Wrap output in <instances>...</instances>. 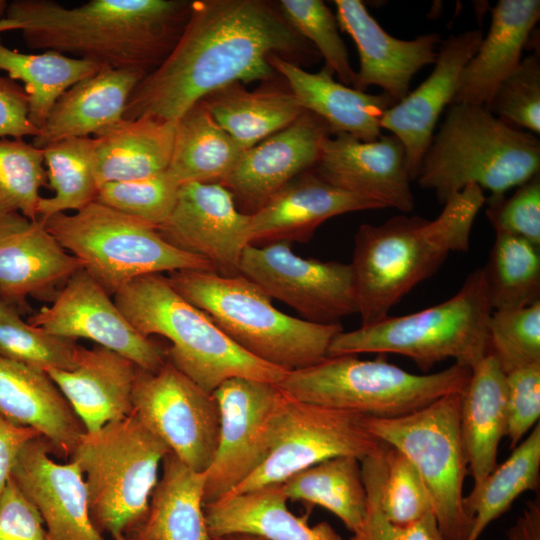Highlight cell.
<instances>
[{
	"label": "cell",
	"mask_w": 540,
	"mask_h": 540,
	"mask_svg": "<svg viewBox=\"0 0 540 540\" xmlns=\"http://www.w3.org/2000/svg\"><path fill=\"white\" fill-rule=\"evenodd\" d=\"M297 65L321 56L263 0H194L171 52L132 91L124 119L176 122L207 95L233 83L270 81V57Z\"/></svg>",
	"instance_id": "1"
},
{
	"label": "cell",
	"mask_w": 540,
	"mask_h": 540,
	"mask_svg": "<svg viewBox=\"0 0 540 540\" xmlns=\"http://www.w3.org/2000/svg\"><path fill=\"white\" fill-rule=\"evenodd\" d=\"M191 2L90 0L66 8L53 0H15L0 20V33L18 30L30 49L147 75L175 46Z\"/></svg>",
	"instance_id": "2"
},
{
	"label": "cell",
	"mask_w": 540,
	"mask_h": 540,
	"mask_svg": "<svg viewBox=\"0 0 540 540\" xmlns=\"http://www.w3.org/2000/svg\"><path fill=\"white\" fill-rule=\"evenodd\" d=\"M485 201L483 190L471 184L449 198L432 220L401 214L380 225L361 224L350 263L361 325L389 316L392 307L434 275L451 253L468 251Z\"/></svg>",
	"instance_id": "3"
},
{
	"label": "cell",
	"mask_w": 540,
	"mask_h": 540,
	"mask_svg": "<svg viewBox=\"0 0 540 540\" xmlns=\"http://www.w3.org/2000/svg\"><path fill=\"white\" fill-rule=\"evenodd\" d=\"M167 278L242 350L286 372L326 358L331 341L343 331L340 323L318 324L280 312L263 290L240 274L181 270Z\"/></svg>",
	"instance_id": "4"
},
{
	"label": "cell",
	"mask_w": 540,
	"mask_h": 540,
	"mask_svg": "<svg viewBox=\"0 0 540 540\" xmlns=\"http://www.w3.org/2000/svg\"><path fill=\"white\" fill-rule=\"evenodd\" d=\"M540 170L535 134L507 124L484 105L449 106L422 158L416 180L445 203L474 184L501 197Z\"/></svg>",
	"instance_id": "5"
},
{
	"label": "cell",
	"mask_w": 540,
	"mask_h": 540,
	"mask_svg": "<svg viewBox=\"0 0 540 540\" xmlns=\"http://www.w3.org/2000/svg\"><path fill=\"white\" fill-rule=\"evenodd\" d=\"M113 296L121 313L141 335L149 338L156 334L171 342L166 359L209 393L230 378L277 384L288 373L242 350L162 274L135 278Z\"/></svg>",
	"instance_id": "6"
},
{
	"label": "cell",
	"mask_w": 540,
	"mask_h": 540,
	"mask_svg": "<svg viewBox=\"0 0 540 540\" xmlns=\"http://www.w3.org/2000/svg\"><path fill=\"white\" fill-rule=\"evenodd\" d=\"M492 312L483 268H477L442 303L338 333L327 356L399 354L413 360L423 371L452 358L472 368L488 354Z\"/></svg>",
	"instance_id": "7"
},
{
	"label": "cell",
	"mask_w": 540,
	"mask_h": 540,
	"mask_svg": "<svg viewBox=\"0 0 540 540\" xmlns=\"http://www.w3.org/2000/svg\"><path fill=\"white\" fill-rule=\"evenodd\" d=\"M169 451L134 412L81 436L69 461L83 473L89 516L99 533L122 540L141 525Z\"/></svg>",
	"instance_id": "8"
},
{
	"label": "cell",
	"mask_w": 540,
	"mask_h": 540,
	"mask_svg": "<svg viewBox=\"0 0 540 540\" xmlns=\"http://www.w3.org/2000/svg\"><path fill=\"white\" fill-rule=\"evenodd\" d=\"M471 368L461 363L432 374H414L384 358L327 356L288 372L277 383L289 398L367 417L395 418L421 409L444 395L463 393Z\"/></svg>",
	"instance_id": "9"
},
{
	"label": "cell",
	"mask_w": 540,
	"mask_h": 540,
	"mask_svg": "<svg viewBox=\"0 0 540 540\" xmlns=\"http://www.w3.org/2000/svg\"><path fill=\"white\" fill-rule=\"evenodd\" d=\"M43 225L110 295L144 275L216 272L210 261L174 247L155 227L97 201Z\"/></svg>",
	"instance_id": "10"
},
{
	"label": "cell",
	"mask_w": 540,
	"mask_h": 540,
	"mask_svg": "<svg viewBox=\"0 0 540 540\" xmlns=\"http://www.w3.org/2000/svg\"><path fill=\"white\" fill-rule=\"evenodd\" d=\"M461 400L462 393H450L403 416L362 418L373 437L414 465L445 540H466L472 525L463 502L468 467L460 432Z\"/></svg>",
	"instance_id": "11"
},
{
	"label": "cell",
	"mask_w": 540,
	"mask_h": 540,
	"mask_svg": "<svg viewBox=\"0 0 540 540\" xmlns=\"http://www.w3.org/2000/svg\"><path fill=\"white\" fill-rule=\"evenodd\" d=\"M212 394L220 429L205 471L203 505L229 494L265 462L288 400L275 383L243 377L227 379Z\"/></svg>",
	"instance_id": "12"
},
{
	"label": "cell",
	"mask_w": 540,
	"mask_h": 540,
	"mask_svg": "<svg viewBox=\"0 0 540 540\" xmlns=\"http://www.w3.org/2000/svg\"><path fill=\"white\" fill-rule=\"evenodd\" d=\"M363 416L288 397L268 458L227 495L281 484L292 475L331 458L351 456L361 461L379 453L385 444L363 427Z\"/></svg>",
	"instance_id": "13"
},
{
	"label": "cell",
	"mask_w": 540,
	"mask_h": 540,
	"mask_svg": "<svg viewBox=\"0 0 540 540\" xmlns=\"http://www.w3.org/2000/svg\"><path fill=\"white\" fill-rule=\"evenodd\" d=\"M133 412L183 463L197 472L210 466L218 445L216 399L168 360L156 372L137 368Z\"/></svg>",
	"instance_id": "14"
},
{
	"label": "cell",
	"mask_w": 540,
	"mask_h": 540,
	"mask_svg": "<svg viewBox=\"0 0 540 540\" xmlns=\"http://www.w3.org/2000/svg\"><path fill=\"white\" fill-rule=\"evenodd\" d=\"M239 274L313 323L337 324L357 313L350 263L302 258L289 243L277 242L248 245L240 259Z\"/></svg>",
	"instance_id": "15"
},
{
	"label": "cell",
	"mask_w": 540,
	"mask_h": 540,
	"mask_svg": "<svg viewBox=\"0 0 540 540\" xmlns=\"http://www.w3.org/2000/svg\"><path fill=\"white\" fill-rule=\"evenodd\" d=\"M28 323L56 336L92 340L145 371L156 372L167 360L166 353L129 323L110 294L83 268L67 280L52 305L42 307Z\"/></svg>",
	"instance_id": "16"
},
{
	"label": "cell",
	"mask_w": 540,
	"mask_h": 540,
	"mask_svg": "<svg viewBox=\"0 0 540 540\" xmlns=\"http://www.w3.org/2000/svg\"><path fill=\"white\" fill-rule=\"evenodd\" d=\"M249 215L220 183L180 185L173 209L157 228L174 247L210 261L223 276L239 275L248 242Z\"/></svg>",
	"instance_id": "17"
},
{
	"label": "cell",
	"mask_w": 540,
	"mask_h": 540,
	"mask_svg": "<svg viewBox=\"0 0 540 540\" xmlns=\"http://www.w3.org/2000/svg\"><path fill=\"white\" fill-rule=\"evenodd\" d=\"M331 185L403 213L414 209V196L403 143L393 134L361 141L348 134L326 138L312 169Z\"/></svg>",
	"instance_id": "18"
},
{
	"label": "cell",
	"mask_w": 540,
	"mask_h": 540,
	"mask_svg": "<svg viewBox=\"0 0 540 540\" xmlns=\"http://www.w3.org/2000/svg\"><path fill=\"white\" fill-rule=\"evenodd\" d=\"M330 135L320 117L304 111L286 128L244 150L220 184L250 215L294 178L312 170Z\"/></svg>",
	"instance_id": "19"
},
{
	"label": "cell",
	"mask_w": 540,
	"mask_h": 540,
	"mask_svg": "<svg viewBox=\"0 0 540 540\" xmlns=\"http://www.w3.org/2000/svg\"><path fill=\"white\" fill-rule=\"evenodd\" d=\"M50 455L48 442L35 437L22 447L10 475L38 509L47 540H105L91 522L79 466L57 463Z\"/></svg>",
	"instance_id": "20"
},
{
	"label": "cell",
	"mask_w": 540,
	"mask_h": 540,
	"mask_svg": "<svg viewBox=\"0 0 540 540\" xmlns=\"http://www.w3.org/2000/svg\"><path fill=\"white\" fill-rule=\"evenodd\" d=\"M482 38V31L474 29L442 41L428 78L387 109L381 118V129L391 132L405 147L411 181L416 180L439 116L451 104L460 74Z\"/></svg>",
	"instance_id": "21"
},
{
	"label": "cell",
	"mask_w": 540,
	"mask_h": 540,
	"mask_svg": "<svg viewBox=\"0 0 540 540\" xmlns=\"http://www.w3.org/2000/svg\"><path fill=\"white\" fill-rule=\"evenodd\" d=\"M336 18L341 30L351 36L358 49L359 71L353 88L366 92L379 86L396 102L410 92L413 76L435 62L438 33L413 40H402L387 33L359 0H335Z\"/></svg>",
	"instance_id": "22"
},
{
	"label": "cell",
	"mask_w": 540,
	"mask_h": 540,
	"mask_svg": "<svg viewBox=\"0 0 540 540\" xmlns=\"http://www.w3.org/2000/svg\"><path fill=\"white\" fill-rule=\"evenodd\" d=\"M82 268L38 220L0 215V300L18 310L28 296L54 291Z\"/></svg>",
	"instance_id": "23"
},
{
	"label": "cell",
	"mask_w": 540,
	"mask_h": 540,
	"mask_svg": "<svg viewBox=\"0 0 540 540\" xmlns=\"http://www.w3.org/2000/svg\"><path fill=\"white\" fill-rule=\"evenodd\" d=\"M381 209L366 198L339 189L313 170L306 171L249 215V245L307 242L328 219L356 211Z\"/></svg>",
	"instance_id": "24"
},
{
	"label": "cell",
	"mask_w": 540,
	"mask_h": 540,
	"mask_svg": "<svg viewBox=\"0 0 540 540\" xmlns=\"http://www.w3.org/2000/svg\"><path fill=\"white\" fill-rule=\"evenodd\" d=\"M0 415L11 423L36 430L51 454L69 459L84 426L71 405L42 370L0 355Z\"/></svg>",
	"instance_id": "25"
},
{
	"label": "cell",
	"mask_w": 540,
	"mask_h": 540,
	"mask_svg": "<svg viewBox=\"0 0 540 540\" xmlns=\"http://www.w3.org/2000/svg\"><path fill=\"white\" fill-rule=\"evenodd\" d=\"M137 366L128 358L102 346H80L76 367L70 371L49 369L57 385L81 420L93 433L133 412L132 388Z\"/></svg>",
	"instance_id": "26"
},
{
	"label": "cell",
	"mask_w": 540,
	"mask_h": 540,
	"mask_svg": "<svg viewBox=\"0 0 540 540\" xmlns=\"http://www.w3.org/2000/svg\"><path fill=\"white\" fill-rule=\"evenodd\" d=\"M281 75L300 106L320 117L331 135L348 134L361 141H374L381 135L384 112L397 102L388 94H369L336 82L326 65L316 73L294 62L273 55L269 60Z\"/></svg>",
	"instance_id": "27"
},
{
	"label": "cell",
	"mask_w": 540,
	"mask_h": 540,
	"mask_svg": "<svg viewBox=\"0 0 540 540\" xmlns=\"http://www.w3.org/2000/svg\"><path fill=\"white\" fill-rule=\"evenodd\" d=\"M539 18V0L498 1L489 31L463 68L450 105H485L520 65L522 51Z\"/></svg>",
	"instance_id": "28"
},
{
	"label": "cell",
	"mask_w": 540,
	"mask_h": 540,
	"mask_svg": "<svg viewBox=\"0 0 540 540\" xmlns=\"http://www.w3.org/2000/svg\"><path fill=\"white\" fill-rule=\"evenodd\" d=\"M144 76L136 70L102 67L79 80L55 102L32 144L43 149L64 139L95 136L115 125Z\"/></svg>",
	"instance_id": "29"
},
{
	"label": "cell",
	"mask_w": 540,
	"mask_h": 540,
	"mask_svg": "<svg viewBox=\"0 0 540 540\" xmlns=\"http://www.w3.org/2000/svg\"><path fill=\"white\" fill-rule=\"evenodd\" d=\"M281 484L227 495L203 505L210 538L250 534L265 540H343L326 521L309 525L287 507Z\"/></svg>",
	"instance_id": "30"
},
{
	"label": "cell",
	"mask_w": 540,
	"mask_h": 540,
	"mask_svg": "<svg viewBox=\"0 0 540 540\" xmlns=\"http://www.w3.org/2000/svg\"><path fill=\"white\" fill-rule=\"evenodd\" d=\"M506 399V374L488 353L471 368L461 400L460 432L474 482L471 490L497 466L499 443L506 434Z\"/></svg>",
	"instance_id": "31"
},
{
	"label": "cell",
	"mask_w": 540,
	"mask_h": 540,
	"mask_svg": "<svg viewBox=\"0 0 540 540\" xmlns=\"http://www.w3.org/2000/svg\"><path fill=\"white\" fill-rule=\"evenodd\" d=\"M175 126L176 122L153 117L123 118L92 137V162L98 188L166 171L171 161Z\"/></svg>",
	"instance_id": "32"
},
{
	"label": "cell",
	"mask_w": 540,
	"mask_h": 540,
	"mask_svg": "<svg viewBox=\"0 0 540 540\" xmlns=\"http://www.w3.org/2000/svg\"><path fill=\"white\" fill-rule=\"evenodd\" d=\"M205 472L169 451L150 497L147 515L130 540H210L204 510Z\"/></svg>",
	"instance_id": "33"
},
{
	"label": "cell",
	"mask_w": 540,
	"mask_h": 540,
	"mask_svg": "<svg viewBox=\"0 0 540 540\" xmlns=\"http://www.w3.org/2000/svg\"><path fill=\"white\" fill-rule=\"evenodd\" d=\"M202 101L217 124L244 150L286 128L305 111L289 88L249 91L238 82Z\"/></svg>",
	"instance_id": "34"
},
{
	"label": "cell",
	"mask_w": 540,
	"mask_h": 540,
	"mask_svg": "<svg viewBox=\"0 0 540 540\" xmlns=\"http://www.w3.org/2000/svg\"><path fill=\"white\" fill-rule=\"evenodd\" d=\"M243 152L201 100L176 121L168 171L180 184L221 183Z\"/></svg>",
	"instance_id": "35"
},
{
	"label": "cell",
	"mask_w": 540,
	"mask_h": 540,
	"mask_svg": "<svg viewBox=\"0 0 540 540\" xmlns=\"http://www.w3.org/2000/svg\"><path fill=\"white\" fill-rule=\"evenodd\" d=\"M540 479V424L512 449L510 456L486 477L482 484L464 496V508L472 520L466 540H478L483 531L514 501L527 491L536 490Z\"/></svg>",
	"instance_id": "36"
},
{
	"label": "cell",
	"mask_w": 540,
	"mask_h": 540,
	"mask_svg": "<svg viewBox=\"0 0 540 540\" xmlns=\"http://www.w3.org/2000/svg\"><path fill=\"white\" fill-rule=\"evenodd\" d=\"M281 486L288 500L325 508L351 532L363 521L367 495L361 462L355 457L325 460L292 475Z\"/></svg>",
	"instance_id": "37"
},
{
	"label": "cell",
	"mask_w": 540,
	"mask_h": 540,
	"mask_svg": "<svg viewBox=\"0 0 540 540\" xmlns=\"http://www.w3.org/2000/svg\"><path fill=\"white\" fill-rule=\"evenodd\" d=\"M102 67L55 51L22 53L5 46L0 37V70L23 82L29 99L28 117L38 129L67 89Z\"/></svg>",
	"instance_id": "38"
},
{
	"label": "cell",
	"mask_w": 540,
	"mask_h": 540,
	"mask_svg": "<svg viewBox=\"0 0 540 540\" xmlns=\"http://www.w3.org/2000/svg\"><path fill=\"white\" fill-rule=\"evenodd\" d=\"M482 268L493 311L522 308L540 300L539 247L528 240L496 233Z\"/></svg>",
	"instance_id": "39"
},
{
	"label": "cell",
	"mask_w": 540,
	"mask_h": 540,
	"mask_svg": "<svg viewBox=\"0 0 540 540\" xmlns=\"http://www.w3.org/2000/svg\"><path fill=\"white\" fill-rule=\"evenodd\" d=\"M42 150L47 182L54 191L39 200L38 221L43 224L53 215L78 211L95 201L99 188L92 162L93 138H68Z\"/></svg>",
	"instance_id": "40"
},
{
	"label": "cell",
	"mask_w": 540,
	"mask_h": 540,
	"mask_svg": "<svg viewBox=\"0 0 540 540\" xmlns=\"http://www.w3.org/2000/svg\"><path fill=\"white\" fill-rule=\"evenodd\" d=\"M80 346L75 340L56 336L25 322L19 310L0 300V355L47 371L73 370Z\"/></svg>",
	"instance_id": "41"
},
{
	"label": "cell",
	"mask_w": 540,
	"mask_h": 540,
	"mask_svg": "<svg viewBox=\"0 0 540 540\" xmlns=\"http://www.w3.org/2000/svg\"><path fill=\"white\" fill-rule=\"evenodd\" d=\"M43 150L23 139L0 140V215L38 220L40 188L47 183Z\"/></svg>",
	"instance_id": "42"
},
{
	"label": "cell",
	"mask_w": 540,
	"mask_h": 540,
	"mask_svg": "<svg viewBox=\"0 0 540 540\" xmlns=\"http://www.w3.org/2000/svg\"><path fill=\"white\" fill-rule=\"evenodd\" d=\"M277 6L286 22L318 51L342 84L353 87L356 72L330 8L321 0H281Z\"/></svg>",
	"instance_id": "43"
},
{
	"label": "cell",
	"mask_w": 540,
	"mask_h": 540,
	"mask_svg": "<svg viewBox=\"0 0 540 540\" xmlns=\"http://www.w3.org/2000/svg\"><path fill=\"white\" fill-rule=\"evenodd\" d=\"M488 353L505 374L540 363V300L526 307L492 312Z\"/></svg>",
	"instance_id": "44"
},
{
	"label": "cell",
	"mask_w": 540,
	"mask_h": 540,
	"mask_svg": "<svg viewBox=\"0 0 540 540\" xmlns=\"http://www.w3.org/2000/svg\"><path fill=\"white\" fill-rule=\"evenodd\" d=\"M180 185L167 169L143 179L104 184L95 201L157 229L170 215Z\"/></svg>",
	"instance_id": "45"
},
{
	"label": "cell",
	"mask_w": 540,
	"mask_h": 540,
	"mask_svg": "<svg viewBox=\"0 0 540 540\" xmlns=\"http://www.w3.org/2000/svg\"><path fill=\"white\" fill-rule=\"evenodd\" d=\"M385 448L386 444L379 453L360 461L367 506L361 525L348 540H445L433 513L405 526L395 525L384 516L380 495L386 470Z\"/></svg>",
	"instance_id": "46"
},
{
	"label": "cell",
	"mask_w": 540,
	"mask_h": 540,
	"mask_svg": "<svg viewBox=\"0 0 540 540\" xmlns=\"http://www.w3.org/2000/svg\"><path fill=\"white\" fill-rule=\"evenodd\" d=\"M385 460L380 505L387 520L405 526L433 513L428 492L410 460L388 445L385 448Z\"/></svg>",
	"instance_id": "47"
},
{
	"label": "cell",
	"mask_w": 540,
	"mask_h": 540,
	"mask_svg": "<svg viewBox=\"0 0 540 540\" xmlns=\"http://www.w3.org/2000/svg\"><path fill=\"white\" fill-rule=\"evenodd\" d=\"M493 115L533 134L540 132V58L533 53L497 88L484 105Z\"/></svg>",
	"instance_id": "48"
},
{
	"label": "cell",
	"mask_w": 540,
	"mask_h": 540,
	"mask_svg": "<svg viewBox=\"0 0 540 540\" xmlns=\"http://www.w3.org/2000/svg\"><path fill=\"white\" fill-rule=\"evenodd\" d=\"M486 216L496 233L522 237L540 246V176L517 187L508 198L486 199Z\"/></svg>",
	"instance_id": "49"
},
{
	"label": "cell",
	"mask_w": 540,
	"mask_h": 540,
	"mask_svg": "<svg viewBox=\"0 0 540 540\" xmlns=\"http://www.w3.org/2000/svg\"><path fill=\"white\" fill-rule=\"evenodd\" d=\"M507 425L505 436L514 449L539 422L540 363L515 369L506 374Z\"/></svg>",
	"instance_id": "50"
},
{
	"label": "cell",
	"mask_w": 540,
	"mask_h": 540,
	"mask_svg": "<svg viewBox=\"0 0 540 540\" xmlns=\"http://www.w3.org/2000/svg\"><path fill=\"white\" fill-rule=\"evenodd\" d=\"M0 540H47L38 509L11 477L0 497Z\"/></svg>",
	"instance_id": "51"
},
{
	"label": "cell",
	"mask_w": 540,
	"mask_h": 540,
	"mask_svg": "<svg viewBox=\"0 0 540 540\" xmlns=\"http://www.w3.org/2000/svg\"><path fill=\"white\" fill-rule=\"evenodd\" d=\"M29 99L23 86L0 75V137H35L39 129L29 120Z\"/></svg>",
	"instance_id": "52"
},
{
	"label": "cell",
	"mask_w": 540,
	"mask_h": 540,
	"mask_svg": "<svg viewBox=\"0 0 540 540\" xmlns=\"http://www.w3.org/2000/svg\"><path fill=\"white\" fill-rule=\"evenodd\" d=\"M39 436L36 430L15 425L0 415V497L22 447Z\"/></svg>",
	"instance_id": "53"
},
{
	"label": "cell",
	"mask_w": 540,
	"mask_h": 540,
	"mask_svg": "<svg viewBox=\"0 0 540 540\" xmlns=\"http://www.w3.org/2000/svg\"><path fill=\"white\" fill-rule=\"evenodd\" d=\"M505 540H540V498L526 503L522 513L506 531Z\"/></svg>",
	"instance_id": "54"
},
{
	"label": "cell",
	"mask_w": 540,
	"mask_h": 540,
	"mask_svg": "<svg viewBox=\"0 0 540 540\" xmlns=\"http://www.w3.org/2000/svg\"><path fill=\"white\" fill-rule=\"evenodd\" d=\"M210 540H265L261 537L250 534H230L217 538H210Z\"/></svg>",
	"instance_id": "55"
},
{
	"label": "cell",
	"mask_w": 540,
	"mask_h": 540,
	"mask_svg": "<svg viewBox=\"0 0 540 540\" xmlns=\"http://www.w3.org/2000/svg\"><path fill=\"white\" fill-rule=\"evenodd\" d=\"M8 4L9 3L7 1L0 0V20L5 16Z\"/></svg>",
	"instance_id": "56"
},
{
	"label": "cell",
	"mask_w": 540,
	"mask_h": 540,
	"mask_svg": "<svg viewBox=\"0 0 540 540\" xmlns=\"http://www.w3.org/2000/svg\"><path fill=\"white\" fill-rule=\"evenodd\" d=\"M122 540H130V539H122Z\"/></svg>",
	"instance_id": "57"
}]
</instances>
